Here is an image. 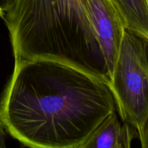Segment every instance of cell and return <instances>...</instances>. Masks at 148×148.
I'll return each instance as SVG.
<instances>
[{
	"label": "cell",
	"mask_w": 148,
	"mask_h": 148,
	"mask_svg": "<svg viewBox=\"0 0 148 148\" xmlns=\"http://www.w3.org/2000/svg\"><path fill=\"white\" fill-rule=\"evenodd\" d=\"M116 111L109 82L47 59L14 61L0 102L12 137L35 148H80Z\"/></svg>",
	"instance_id": "6da1fadb"
},
{
	"label": "cell",
	"mask_w": 148,
	"mask_h": 148,
	"mask_svg": "<svg viewBox=\"0 0 148 148\" xmlns=\"http://www.w3.org/2000/svg\"><path fill=\"white\" fill-rule=\"evenodd\" d=\"M2 18L14 61H59L110 82L86 0H16Z\"/></svg>",
	"instance_id": "7a4b0ae2"
},
{
	"label": "cell",
	"mask_w": 148,
	"mask_h": 148,
	"mask_svg": "<svg viewBox=\"0 0 148 148\" xmlns=\"http://www.w3.org/2000/svg\"><path fill=\"white\" fill-rule=\"evenodd\" d=\"M110 87L123 121L137 130L148 114V42L126 30Z\"/></svg>",
	"instance_id": "3957f363"
},
{
	"label": "cell",
	"mask_w": 148,
	"mask_h": 148,
	"mask_svg": "<svg viewBox=\"0 0 148 148\" xmlns=\"http://www.w3.org/2000/svg\"><path fill=\"white\" fill-rule=\"evenodd\" d=\"M86 6L111 77L126 30L124 21L111 0H86Z\"/></svg>",
	"instance_id": "277c9868"
},
{
	"label": "cell",
	"mask_w": 148,
	"mask_h": 148,
	"mask_svg": "<svg viewBox=\"0 0 148 148\" xmlns=\"http://www.w3.org/2000/svg\"><path fill=\"white\" fill-rule=\"evenodd\" d=\"M121 124L116 111L111 113L80 148H129L138 135L137 130L128 123Z\"/></svg>",
	"instance_id": "5b68a950"
},
{
	"label": "cell",
	"mask_w": 148,
	"mask_h": 148,
	"mask_svg": "<svg viewBox=\"0 0 148 148\" xmlns=\"http://www.w3.org/2000/svg\"><path fill=\"white\" fill-rule=\"evenodd\" d=\"M126 30L148 42V0H111Z\"/></svg>",
	"instance_id": "8992f818"
},
{
	"label": "cell",
	"mask_w": 148,
	"mask_h": 148,
	"mask_svg": "<svg viewBox=\"0 0 148 148\" xmlns=\"http://www.w3.org/2000/svg\"><path fill=\"white\" fill-rule=\"evenodd\" d=\"M138 136L142 147L148 148V114L141 128L138 131Z\"/></svg>",
	"instance_id": "52a82bcc"
},
{
	"label": "cell",
	"mask_w": 148,
	"mask_h": 148,
	"mask_svg": "<svg viewBox=\"0 0 148 148\" xmlns=\"http://www.w3.org/2000/svg\"><path fill=\"white\" fill-rule=\"evenodd\" d=\"M16 0H0V17H2L5 13L12 7Z\"/></svg>",
	"instance_id": "ba28073f"
},
{
	"label": "cell",
	"mask_w": 148,
	"mask_h": 148,
	"mask_svg": "<svg viewBox=\"0 0 148 148\" xmlns=\"http://www.w3.org/2000/svg\"><path fill=\"white\" fill-rule=\"evenodd\" d=\"M4 127L0 120V148L5 147V134Z\"/></svg>",
	"instance_id": "9c48e42d"
}]
</instances>
